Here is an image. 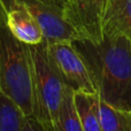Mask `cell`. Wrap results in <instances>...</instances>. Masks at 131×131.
<instances>
[{"mask_svg":"<svg viewBox=\"0 0 131 131\" xmlns=\"http://www.w3.org/2000/svg\"><path fill=\"white\" fill-rule=\"evenodd\" d=\"M101 101L131 112V39L104 35L100 43L75 40Z\"/></svg>","mask_w":131,"mask_h":131,"instance_id":"1","label":"cell"},{"mask_svg":"<svg viewBox=\"0 0 131 131\" xmlns=\"http://www.w3.org/2000/svg\"><path fill=\"white\" fill-rule=\"evenodd\" d=\"M0 91L10 98L25 116H32L31 59L29 45L21 43L6 24L0 0Z\"/></svg>","mask_w":131,"mask_h":131,"instance_id":"2","label":"cell"},{"mask_svg":"<svg viewBox=\"0 0 131 131\" xmlns=\"http://www.w3.org/2000/svg\"><path fill=\"white\" fill-rule=\"evenodd\" d=\"M31 59L32 117L44 131H55L67 86L47 52L46 43L29 46Z\"/></svg>","mask_w":131,"mask_h":131,"instance_id":"3","label":"cell"},{"mask_svg":"<svg viewBox=\"0 0 131 131\" xmlns=\"http://www.w3.org/2000/svg\"><path fill=\"white\" fill-rule=\"evenodd\" d=\"M47 52L64 85L74 92H98L91 74L74 41L46 44Z\"/></svg>","mask_w":131,"mask_h":131,"instance_id":"4","label":"cell"},{"mask_svg":"<svg viewBox=\"0 0 131 131\" xmlns=\"http://www.w3.org/2000/svg\"><path fill=\"white\" fill-rule=\"evenodd\" d=\"M109 0H68L63 16L78 40L100 43L104 38V20Z\"/></svg>","mask_w":131,"mask_h":131,"instance_id":"5","label":"cell"},{"mask_svg":"<svg viewBox=\"0 0 131 131\" xmlns=\"http://www.w3.org/2000/svg\"><path fill=\"white\" fill-rule=\"evenodd\" d=\"M39 23L46 44L78 40V36L67 23L63 8L55 0H17Z\"/></svg>","mask_w":131,"mask_h":131,"instance_id":"6","label":"cell"},{"mask_svg":"<svg viewBox=\"0 0 131 131\" xmlns=\"http://www.w3.org/2000/svg\"><path fill=\"white\" fill-rule=\"evenodd\" d=\"M5 8L6 24L14 37L25 45H38L44 41L39 23L17 0H1Z\"/></svg>","mask_w":131,"mask_h":131,"instance_id":"7","label":"cell"},{"mask_svg":"<svg viewBox=\"0 0 131 131\" xmlns=\"http://www.w3.org/2000/svg\"><path fill=\"white\" fill-rule=\"evenodd\" d=\"M105 34L131 39V0H109L104 20Z\"/></svg>","mask_w":131,"mask_h":131,"instance_id":"8","label":"cell"},{"mask_svg":"<svg viewBox=\"0 0 131 131\" xmlns=\"http://www.w3.org/2000/svg\"><path fill=\"white\" fill-rule=\"evenodd\" d=\"M77 115L84 131H101L99 93L74 92Z\"/></svg>","mask_w":131,"mask_h":131,"instance_id":"9","label":"cell"},{"mask_svg":"<svg viewBox=\"0 0 131 131\" xmlns=\"http://www.w3.org/2000/svg\"><path fill=\"white\" fill-rule=\"evenodd\" d=\"M101 131H131V112L107 105L100 99Z\"/></svg>","mask_w":131,"mask_h":131,"instance_id":"10","label":"cell"},{"mask_svg":"<svg viewBox=\"0 0 131 131\" xmlns=\"http://www.w3.org/2000/svg\"><path fill=\"white\" fill-rule=\"evenodd\" d=\"M55 131H84L74 102V91L67 88L58 116Z\"/></svg>","mask_w":131,"mask_h":131,"instance_id":"11","label":"cell"},{"mask_svg":"<svg viewBox=\"0 0 131 131\" xmlns=\"http://www.w3.org/2000/svg\"><path fill=\"white\" fill-rule=\"evenodd\" d=\"M24 117L17 105L0 91V131H21Z\"/></svg>","mask_w":131,"mask_h":131,"instance_id":"12","label":"cell"},{"mask_svg":"<svg viewBox=\"0 0 131 131\" xmlns=\"http://www.w3.org/2000/svg\"><path fill=\"white\" fill-rule=\"evenodd\" d=\"M21 131H44V130L32 116H25Z\"/></svg>","mask_w":131,"mask_h":131,"instance_id":"13","label":"cell"},{"mask_svg":"<svg viewBox=\"0 0 131 131\" xmlns=\"http://www.w3.org/2000/svg\"><path fill=\"white\" fill-rule=\"evenodd\" d=\"M55 1H57V2H58V4H59V5H60V6H61V7H62V8H63L64 4H66V2H67V1H68V0H55Z\"/></svg>","mask_w":131,"mask_h":131,"instance_id":"14","label":"cell"}]
</instances>
